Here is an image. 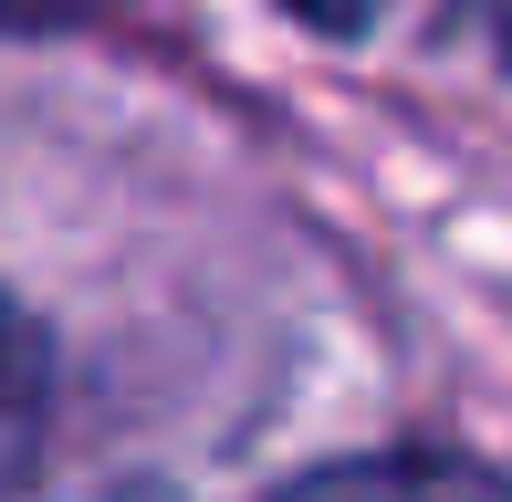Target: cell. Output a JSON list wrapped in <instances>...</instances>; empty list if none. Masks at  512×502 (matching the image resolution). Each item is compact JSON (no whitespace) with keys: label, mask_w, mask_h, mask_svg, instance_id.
<instances>
[{"label":"cell","mask_w":512,"mask_h":502,"mask_svg":"<svg viewBox=\"0 0 512 502\" xmlns=\"http://www.w3.org/2000/svg\"><path fill=\"white\" fill-rule=\"evenodd\" d=\"M272 502H512L502 471L460 461V450H366V461H324Z\"/></svg>","instance_id":"1"},{"label":"cell","mask_w":512,"mask_h":502,"mask_svg":"<svg viewBox=\"0 0 512 502\" xmlns=\"http://www.w3.org/2000/svg\"><path fill=\"white\" fill-rule=\"evenodd\" d=\"M42 398H53V367H42V335H32V314L0 293V492L32 471V450H42Z\"/></svg>","instance_id":"2"},{"label":"cell","mask_w":512,"mask_h":502,"mask_svg":"<svg viewBox=\"0 0 512 502\" xmlns=\"http://www.w3.org/2000/svg\"><path fill=\"white\" fill-rule=\"evenodd\" d=\"M471 32H481V53L512 74V0H471Z\"/></svg>","instance_id":"3"},{"label":"cell","mask_w":512,"mask_h":502,"mask_svg":"<svg viewBox=\"0 0 512 502\" xmlns=\"http://www.w3.org/2000/svg\"><path fill=\"white\" fill-rule=\"evenodd\" d=\"M335 21H366V0H335Z\"/></svg>","instance_id":"4"}]
</instances>
